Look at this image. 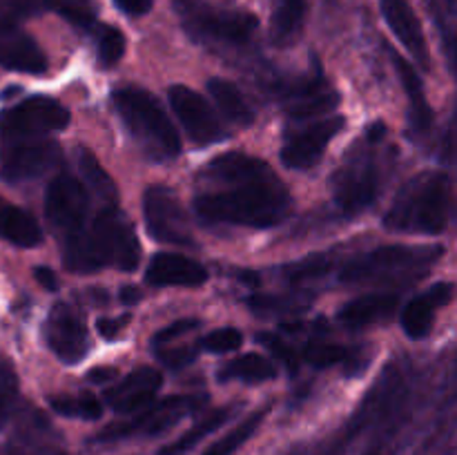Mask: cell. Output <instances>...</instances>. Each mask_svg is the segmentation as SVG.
<instances>
[{
    "mask_svg": "<svg viewBox=\"0 0 457 455\" xmlns=\"http://www.w3.org/2000/svg\"><path fill=\"white\" fill-rule=\"evenodd\" d=\"M223 186L228 187L196 196L195 210L205 221L272 228L288 217L293 199L268 163Z\"/></svg>",
    "mask_w": 457,
    "mask_h": 455,
    "instance_id": "1",
    "label": "cell"
},
{
    "mask_svg": "<svg viewBox=\"0 0 457 455\" xmlns=\"http://www.w3.org/2000/svg\"><path fill=\"white\" fill-rule=\"evenodd\" d=\"M62 259L71 272H94L110 263L132 272L141 261V245L129 219L114 205H105L79 235L62 241Z\"/></svg>",
    "mask_w": 457,
    "mask_h": 455,
    "instance_id": "2",
    "label": "cell"
},
{
    "mask_svg": "<svg viewBox=\"0 0 457 455\" xmlns=\"http://www.w3.org/2000/svg\"><path fill=\"white\" fill-rule=\"evenodd\" d=\"M451 205V178L445 172H420L397 192L384 226L395 232L440 235L449 226Z\"/></svg>",
    "mask_w": 457,
    "mask_h": 455,
    "instance_id": "3",
    "label": "cell"
},
{
    "mask_svg": "<svg viewBox=\"0 0 457 455\" xmlns=\"http://www.w3.org/2000/svg\"><path fill=\"white\" fill-rule=\"evenodd\" d=\"M116 114L138 147L154 161H168L181 152V138L161 103L150 92L138 87H123L114 92Z\"/></svg>",
    "mask_w": 457,
    "mask_h": 455,
    "instance_id": "4",
    "label": "cell"
},
{
    "mask_svg": "<svg viewBox=\"0 0 457 455\" xmlns=\"http://www.w3.org/2000/svg\"><path fill=\"white\" fill-rule=\"evenodd\" d=\"M442 257L437 245H382L344 266V284H413Z\"/></svg>",
    "mask_w": 457,
    "mask_h": 455,
    "instance_id": "5",
    "label": "cell"
},
{
    "mask_svg": "<svg viewBox=\"0 0 457 455\" xmlns=\"http://www.w3.org/2000/svg\"><path fill=\"white\" fill-rule=\"evenodd\" d=\"M187 34L196 40L221 45H244L257 31V16L237 9H217L199 0H174Z\"/></svg>",
    "mask_w": 457,
    "mask_h": 455,
    "instance_id": "6",
    "label": "cell"
},
{
    "mask_svg": "<svg viewBox=\"0 0 457 455\" xmlns=\"http://www.w3.org/2000/svg\"><path fill=\"white\" fill-rule=\"evenodd\" d=\"M61 159V150L43 134L0 129V178L22 183L43 177Z\"/></svg>",
    "mask_w": 457,
    "mask_h": 455,
    "instance_id": "7",
    "label": "cell"
},
{
    "mask_svg": "<svg viewBox=\"0 0 457 455\" xmlns=\"http://www.w3.org/2000/svg\"><path fill=\"white\" fill-rule=\"evenodd\" d=\"M205 404V397H195V395H174L165 397L159 404H147L145 409H141V413L137 418L128 419V422L110 424V426L103 428L98 435H94L92 442L96 444H110V442H120L128 440L134 435H159V433L168 431L170 426L183 419L186 415L195 413L196 409Z\"/></svg>",
    "mask_w": 457,
    "mask_h": 455,
    "instance_id": "8",
    "label": "cell"
},
{
    "mask_svg": "<svg viewBox=\"0 0 457 455\" xmlns=\"http://www.w3.org/2000/svg\"><path fill=\"white\" fill-rule=\"evenodd\" d=\"M45 217L61 241L79 235L89 223V192L71 174H58L45 194Z\"/></svg>",
    "mask_w": 457,
    "mask_h": 455,
    "instance_id": "9",
    "label": "cell"
},
{
    "mask_svg": "<svg viewBox=\"0 0 457 455\" xmlns=\"http://www.w3.org/2000/svg\"><path fill=\"white\" fill-rule=\"evenodd\" d=\"M143 217H145V226L152 239L170 245L195 244L190 217L170 187H147L143 194Z\"/></svg>",
    "mask_w": 457,
    "mask_h": 455,
    "instance_id": "10",
    "label": "cell"
},
{
    "mask_svg": "<svg viewBox=\"0 0 457 455\" xmlns=\"http://www.w3.org/2000/svg\"><path fill=\"white\" fill-rule=\"evenodd\" d=\"M335 203L344 214L369 208L379 192V168L373 154H348L346 163L333 177Z\"/></svg>",
    "mask_w": 457,
    "mask_h": 455,
    "instance_id": "11",
    "label": "cell"
},
{
    "mask_svg": "<svg viewBox=\"0 0 457 455\" xmlns=\"http://www.w3.org/2000/svg\"><path fill=\"white\" fill-rule=\"evenodd\" d=\"M344 125L346 119L337 114L286 134V143L281 147V161L286 168L308 170L320 163L328 143L342 132Z\"/></svg>",
    "mask_w": 457,
    "mask_h": 455,
    "instance_id": "12",
    "label": "cell"
},
{
    "mask_svg": "<svg viewBox=\"0 0 457 455\" xmlns=\"http://www.w3.org/2000/svg\"><path fill=\"white\" fill-rule=\"evenodd\" d=\"M170 105L177 119L181 120L183 129L196 145H210L223 138V128L210 103L195 89L186 85H172L168 92Z\"/></svg>",
    "mask_w": 457,
    "mask_h": 455,
    "instance_id": "13",
    "label": "cell"
},
{
    "mask_svg": "<svg viewBox=\"0 0 457 455\" xmlns=\"http://www.w3.org/2000/svg\"><path fill=\"white\" fill-rule=\"evenodd\" d=\"M70 125V112L47 96H31L0 114V129L25 134L61 132Z\"/></svg>",
    "mask_w": 457,
    "mask_h": 455,
    "instance_id": "14",
    "label": "cell"
},
{
    "mask_svg": "<svg viewBox=\"0 0 457 455\" xmlns=\"http://www.w3.org/2000/svg\"><path fill=\"white\" fill-rule=\"evenodd\" d=\"M45 337L54 355L65 364H79L89 351V335L79 312L67 303H56L47 317Z\"/></svg>",
    "mask_w": 457,
    "mask_h": 455,
    "instance_id": "15",
    "label": "cell"
},
{
    "mask_svg": "<svg viewBox=\"0 0 457 455\" xmlns=\"http://www.w3.org/2000/svg\"><path fill=\"white\" fill-rule=\"evenodd\" d=\"M379 7H382L384 21L388 22V27H391L393 34L397 36V40L404 45L406 52H409L424 70H428V67H431V54H428V45L427 38H424L418 13L411 7L409 0H379Z\"/></svg>",
    "mask_w": 457,
    "mask_h": 455,
    "instance_id": "16",
    "label": "cell"
},
{
    "mask_svg": "<svg viewBox=\"0 0 457 455\" xmlns=\"http://www.w3.org/2000/svg\"><path fill=\"white\" fill-rule=\"evenodd\" d=\"M161 386H163V375L156 368L143 366L120 379L114 388H110L105 393V400L119 413H134V410H141L152 404Z\"/></svg>",
    "mask_w": 457,
    "mask_h": 455,
    "instance_id": "17",
    "label": "cell"
},
{
    "mask_svg": "<svg viewBox=\"0 0 457 455\" xmlns=\"http://www.w3.org/2000/svg\"><path fill=\"white\" fill-rule=\"evenodd\" d=\"M0 65L22 74H45L47 56L34 38L13 27H0Z\"/></svg>",
    "mask_w": 457,
    "mask_h": 455,
    "instance_id": "18",
    "label": "cell"
},
{
    "mask_svg": "<svg viewBox=\"0 0 457 455\" xmlns=\"http://www.w3.org/2000/svg\"><path fill=\"white\" fill-rule=\"evenodd\" d=\"M453 284L449 281H440L433 284L427 293L418 294L406 303L404 312H402V328L411 339H424L433 328V319H436L437 308L446 306L453 299Z\"/></svg>",
    "mask_w": 457,
    "mask_h": 455,
    "instance_id": "19",
    "label": "cell"
},
{
    "mask_svg": "<svg viewBox=\"0 0 457 455\" xmlns=\"http://www.w3.org/2000/svg\"><path fill=\"white\" fill-rule=\"evenodd\" d=\"M145 281L150 285H204L208 281V270L195 259L174 252H159L152 257L145 270Z\"/></svg>",
    "mask_w": 457,
    "mask_h": 455,
    "instance_id": "20",
    "label": "cell"
},
{
    "mask_svg": "<svg viewBox=\"0 0 457 455\" xmlns=\"http://www.w3.org/2000/svg\"><path fill=\"white\" fill-rule=\"evenodd\" d=\"M335 105H337V94L321 76H312L299 83L286 98V110L295 120L312 119V116L333 110Z\"/></svg>",
    "mask_w": 457,
    "mask_h": 455,
    "instance_id": "21",
    "label": "cell"
},
{
    "mask_svg": "<svg viewBox=\"0 0 457 455\" xmlns=\"http://www.w3.org/2000/svg\"><path fill=\"white\" fill-rule=\"evenodd\" d=\"M391 61L395 65L397 76L402 80V87H404L406 96H409V123L411 129L415 134H424L428 132V128L433 125V112L431 105L427 101V94H424L422 87V79H420L418 70L411 67L409 61L400 56L395 49H391Z\"/></svg>",
    "mask_w": 457,
    "mask_h": 455,
    "instance_id": "22",
    "label": "cell"
},
{
    "mask_svg": "<svg viewBox=\"0 0 457 455\" xmlns=\"http://www.w3.org/2000/svg\"><path fill=\"white\" fill-rule=\"evenodd\" d=\"M0 239L21 248H36L43 241V230L29 212L0 199Z\"/></svg>",
    "mask_w": 457,
    "mask_h": 455,
    "instance_id": "23",
    "label": "cell"
},
{
    "mask_svg": "<svg viewBox=\"0 0 457 455\" xmlns=\"http://www.w3.org/2000/svg\"><path fill=\"white\" fill-rule=\"evenodd\" d=\"M397 308L395 294H366V297L355 299V302L346 303L339 310V321L348 328H366L378 321L388 319L393 310Z\"/></svg>",
    "mask_w": 457,
    "mask_h": 455,
    "instance_id": "24",
    "label": "cell"
},
{
    "mask_svg": "<svg viewBox=\"0 0 457 455\" xmlns=\"http://www.w3.org/2000/svg\"><path fill=\"white\" fill-rule=\"evenodd\" d=\"M303 16H306V0H272V40L279 45L293 43L302 31Z\"/></svg>",
    "mask_w": 457,
    "mask_h": 455,
    "instance_id": "25",
    "label": "cell"
},
{
    "mask_svg": "<svg viewBox=\"0 0 457 455\" xmlns=\"http://www.w3.org/2000/svg\"><path fill=\"white\" fill-rule=\"evenodd\" d=\"M208 92L212 94L214 103L219 105V110L223 112L228 120L237 125H250L253 123L254 114L250 110L248 101H245L244 94L239 92L235 83L226 79H210L208 80Z\"/></svg>",
    "mask_w": 457,
    "mask_h": 455,
    "instance_id": "26",
    "label": "cell"
},
{
    "mask_svg": "<svg viewBox=\"0 0 457 455\" xmlns=\"http://www.w3.org/2000/svg\"><path fill=\"white\" fill-rule=\"evenodd\" d=\"M232 413H235V409H232V406H223V409L212 410V413L205 415L201 422H196L190 431H186L181 437H177L174 442L165 444L156 455H186L187 451L195 449V446L199 444L204 437H208L210 433H214L217 428H221L223 424L230 419Z\"/></svg>",
    "mask_w": 457,
    "mask_h": 455,
    "instance_id": "27",
    "label": "cell"
},
{
    "mask_svg": "<svg viewBox=\"0 0 457 455\" xmlns=\"http://www.w3.org/2000/svg\"><path fill=\"white\" fill-rule=\"evenodd\" d=\"M275 377H277L275 366H272L266 357L257 355V352H248V355L237 357V360L228 361V364L219 370V379H221V382L239 379V382L259 384Z\"/></svg>",
    "mask_w": 457,
    "mask_h": 455,
    "instance_id": "28",
    "label": "cell"
},
{
    "mask_svg": "<svg viewBox=\"0 0 457 455\" xmlns=\"http://www.w3.org/2000/svg\"><path fill=\"white\" fill-rule=\"evenodd\" d=\"M79 170L83 174L85 187L94 192L98 199L105 201L107 205H114L119 199V192H116L114 181H112L110 174L105 172L101 163H98L96 156L89 150H79Z\"/></svg>",
    "mask_w": 457,
    "mask_h": 455,
    "instance_id": "29",
    "label": "cell"
},
{
    "mask_svg": "<svg viewBox=\"0 0 457 455\" xmlns=\"http://www.w3.org/2000/svg\"><path fill=\"white\" fill-rule=\"evenodd\" d=\"M266 415H268V409L254 410L250 418H245L244 422L237 424V426L232 428L228 435H223L221 440L214 442V444L210 446L204 455H235V451H239L241 446H244L245 442H248L250 437L257 433V428L262 426V422L266 419Z\"/></svg>",
    "mask_w": 457,
    "mask_h": 455,
    "instance_id": "30",
    "label": "cell"
},
{
    "mask_svg": "<svg viewBox=\"0 0 457 455\" xmlns=\"http://www.w3.org/2000/svg\"><path fill=\"white\" fill-rule=\"evenodd\" d=\"M49 406L65 418L79 419H98L103 415V404L92 393H79V395H54L49 397Z\"/></svg>",
    "mask_w": 457,
    "mask_h": 455,
    "instance_id": "31",
    "label": "cell"
},
{
    "mask_svg": "<svg viewBox=\"0 0 457 455\" xmlns=\"http://www.w3.org/2000/svg\"><path fill=\"white\" fill-rule=\"evenodd\" d=\"M45 9H52L79 29L96 27V7L92 0H45Z\"/></svg>",
    "mask_w": 457,
    "mask_h": 455,
    "instance_id": "32",
    "label": "cell"
},
{
    "mask_svg": "<svg viewBox=\"0 0 457 455\" xmlns=\"http://www.w3.org/2000/svg\"><path fill=\"white\" fill-rule=\"evenodd\" d=\"M96 61L101 67H114L125 54V36L114 25H96Z\"/></svg>",
    "mask_w": 457,
    "mask_h": 455,
    "instance_id": "33",
    "label": "cell"
},
{
    "mask_svg": "<svg viewBox=\"0 0 457 455\" xmlns=\"http://www.w3.org/2000/svg\"><path fill=\"white\" fill-rule=\"evenodd\" d=\"M18 404V375L7 357H0V428L7 426Z\"/></svg>",
    "mask_w": 457,
    "mask_h": 455,
    "instance_id": "34",
    "label": "cell"
},
{
    "mask_svg": "<svg viewBox=\"0 0 457 455\" xmlns=\"http://www.w3.org/2000/svg\"><path fill=\"white\" fill-rule=\"evenodd\" d=\"M302 357L308 361V364L315 366V368H328V366L342 364V361L351 360L353 352H348L346 348L337 346V343L317 342L315 339V342H308L306 346H303Z\"/></svg>",
    "mask_w": 457,
    "mask_h": 455,
    "instance_id": "35",
    "label": "cell"
},
{
    "mask_svg": "<svg viewBox=\"0 0 457 455\" xmlns=\"http://www.w3.org/2000/svg\"><path fill=\"white\" fill-rule=\"evenodd\" d=\"M45 9V0H0V27H13Z\"/></svg>",
    "mask_w": 457,
    "mask_h": 455,
    "instance_id": "36",
    "label": "cell"
},
{
    "mask_svg": "<svg viewBox=\"0 0 457 455\" xmlns=\"http://www.w3.org/2000/svg\"><path fill=\"white\" fill-rule=\"evenodd\" d=\"M241 343H244V335L237 328L212 330L208 337L201 339V346L208 352H214V355H226V352L239 351Z\"/></svg>",
    "mask_w": 457,
    "mask_h": 455,
    "instance_id": "37",
    "label": "cell"
},
{
    "mask_svg": "<svg viewBox=\"0 0 457 455\" xmlns=\"http://www.w3.org/2000/svg\"><path fill=\"white\" fill-rule=\"evenodd\" d=\"M259 343H263V346L268 348V351L272 352V355L277 357V360L281 361V364L286 366L288 370H297L299 366V357H297V351H295L293 346H288V343L284 342V339L279 337V335H272V333H262L259 335Z\"/></svg>",
    "mask_w": 457,
    "mask_h": 455,
    "instance_id": "38",
    "label": "cell"
},
{
    "mask_svg": "<svg viewBox=\"0 0 457 455\" xmlns=\"http://www.w3.org/2000/svg\"><path fill=\"white\" fill-rule=\"evenodd\" d=\"M199 326H201V321L199 319H190V317H186V319H177L174 324L165 326L163 330H159V333L154 335V339H152V343L159 348V346H163V343H170L172 339L181 337V335L192 333V330H196Z\"/></svg>",
    "mask_w": 457,
    "mask_h": 455,
    "instance_id": "39",
    "label": "cell"
},
{
    "mask_svg": "<svg viewBox=\"0 0 457 455\" xmlns=\"http://www.w3.org/2000/svg\"><path fill=\"white\" fill-rule=\"evenodd\" d=\"M159 357L165 366H170V368H183V366H187L196 357V348L195 346L161 348Z\"/></svg>",
    "mask_w": 457,
    "mask_h": 455,
    "instance_id": "40",
    "label": "cell"
},
{
    "mask_svg": "<svg viewBox=\"0 0 457 455\" xmlns=\"http://www.w3.org/2000/svg\"><path fill=\"white\" fill-rule=\"evenodd\" d=\"M326 268H328V263H326L324 257H312V259H308V261H302V263H297V266L290 268V279H295V281L311 279V277L321 275Z\"/></svg>",
    "mask_w": 457,
    "mask_h": 455,
    "instance_id": "41",
    "label": "cell"
},
{
    "mask_svg": "<svg viewBox=\"0 0 457 455\" xmlns=\"http://www.w3.org/2000/svg\"><path fill=\"white\" fill-rule=\"evenodd\" d=\"M129 324V315L123 317H103L96 321V330L103 339H116L120 330Z\"/></svg>",
    "mask_w": 457,
    "mask_h": 455,
    "instance_id": "42",
    "label": "cell"
},
{
    "mask_svg": "<svg viewBox=\"0 0 457 455\" xmlns=\"http://www.w3.org/2000/svg\"><path fill=\"white\" fill-rule=\"evenodd\" d=\"M114 4L128 16H145L152 9V0H114Z\"/></svg>",
    "mask_w": 457,
    "mask_h": 455,
    "instance_id": "43",
    "label": "cell"
},
{
    "mask_svg": "<svg viewBox=\"0 0 457 455\" xmlns=\"http://www.w3.org/2000/svg\"><path fill=\"white\" fill-rule=\"evenodd\" d=\"M34 277H36V281L43 285V288H47V290L58 288V279H56V275H54L52 268H47V266L34 268Z\"/></svg>",
    "mask_w": 457,
    "mask_h": 455,
    "instance_id": "44",
    "label": "cell"
},
{
    "mask_svg": "<svg viewBox=\"0 0 457 455\" xmlns=\"http://www.w3.org/2000/svg\"><path fill=\"white\" fill-rule=\"evenodd\" d=\"M116 375H119V370L112 368V366H101V368L89 370L87 379L94 384H105V382H110V379H114Z\"/></svg>",
    "mask_w": 457,
    "mask_h": 455,
    "instance_id": "45",
    "label": "cell"
},
{
    "mask_svg": "<svg viewBox=\"0 0 457 455\" xmlns=\"http://www.w3.org/2000/svg\"><path fill=\"white\" fill-rule=\"evenodd\" d=\"M119 299L123 303H129V306H132V303H137L138 299H141V293H138V288H134V285H125V288H120Z\"/></svg>",
    "mask_w": 457,
    "mask_h": 455,
    "instance_id": "46",
    "label": "cell"
},
{
    "mask_svg": "<svg viewBox=\"0 0 457 455\" xmlns=\"http://www.w3.org/2000/svg\"><path fill=\"white\" fill-rule=\"evenodd\" d=\"M384 134H386V128H384L382 123H375L373 128L369 129V141H370V143H378V141H382V138H384Z\"/></svg>",
    "mask_w": 457,
    "mask_h": 455,
    "instance_id": "47",
    "label": "cell"
},
{
    "mask_svg": "<svg viewBox=\"0 0 457 455\" xmlns=\"http://www.w3.org/2000/svg\"><path fill=\"white\" fill-rule=\"evenodd\" d=\"M9 455H25V453H21V451H12V453Z\"/></svg>",
    "mask_w": 457,
    "mask_h": 455,
    "instance_id": "48",
    "label": "cell"
}]
</instances>
